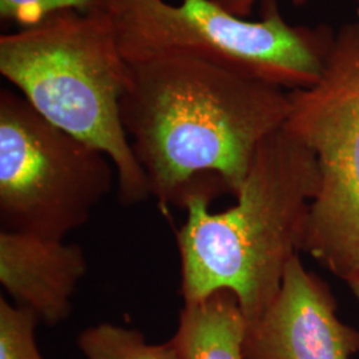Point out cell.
Listing matches in <instances>:
<instances>
[{
	"label": "cell",
	"instance_id": "cell-11",
	"mask_svg": "<svg viewBox=\"0 0 359 359\" xmlns=\"http://www.w3.org/2000/svg\"><path fill=\"white\" fill-rule=\"evenodd\" d=\"M40 320L28 309L0 298V359H43L35 341Z\"/></svg>",
	"mask_w": 359,
	"mask_h": 359
},
{
	"label": "cell",
	"instance_id": "cell-2",
	"mask_svg": "<svg viewBox=\"0 0 359 359\" xmlns=\"http://www.w3.org/2000/svg\"><path fill=\"white\" fill-rule=\"evenodd\" d=\"M320 182L316 154L283 126L258 145L236 205L212 213L205 198L189 200L177 233L184 302L231 290L246 326L256 322L304 248Z\"/></svg>",
	"mask_w": 359,
	"mask_h": 359
},
{
	"label": "cell",
	"instance_id": "cell-14",
	"mask_svg": "<svg viewBox=\"0 0 359 359\" xmlns=\"http://www.w3.org/2000/svg\"><path fill=\"white\" fill-rule=\"evenodd\" d=\"M355 1H357V3H358V4H359V0H355Z\"/></svg>",
	"mask_w": 359,
	"mask_h": 359
},
{
	"label": "cell",
	"instance_id": "cell-12",
	"mask_svg": "<svg viewBox=\"0 0 359 359\" xmlns=\"http://www.w3.org/2000/svg\"><path fill=\"white\" fill-rule=\"evenodd\" d=\"M105 13V0H0V18L20 28L35 26L60 11Z\"/></svg>",
	"mask_w": 359,
	"mask_h": 359
},
{
	"label": "cell",
	"instance_id": "cell-5",
	"mask_svg": "<svg viewBox=\"0 0 359 359\" xmlns=\"http://www.w3.org/2000/svg\"><path fill=\"white\" fill-rule=\"evenodd\" d=\"M289 95L285 127L316 154L321 175L302 250L359 299V20L335 32L321 80Z\"/></svg>",
	"mask_w": 359,
	"mask_h": 359
},
{
	"label": "cell",
	"instance_id": "cell-7",
	"mask_svg": "<svg viewBox=\"0 0 359 359\" xmlns=\"http://www.w3.org/2000/svg\"><path fill=\"white\" fill-rule=\"evenodd\" d=\"M327 285L295 256L278 294L246 326L245 359H350L359 351V332L337 317Z\"/></svg>",
	"mask_w": 359,
	"mask_h": 359
},
{
	"label": "cell",
	"instance_id": "cell-8",
	"mask_svg": "<svg viewBox=\"0 0 359 359\" xmlns=\"http://www.w3.org/2000/svg\"><path fill=\"white\" fill-rule=\"evenodd\" d=\"M87 271L81 246L19 231H0V283L16 306L46 325L72 313V297Z\"/></svg>",
	"mask_w": 359,
	"mask_h": 359
},
{
	"label": "cell",
	"instance_id": "cell-13",
	"mask_svg": "<svg viewBox=\"0 0 359 359\" xmlns=\"http://www.w3.org/2000/svg\"><path fill=\"white\" fill-rule=\"evenodd\" d=\"M221 8L237 16V18H248L253 13V7L257 0H215ZM306 0H293L295 4H304Z\"/></svg>",
	"mask_w": 359,
	"mask_h": 359
},
{
	"label": "cell",
	"instance_id": "cell-9",
	"mask_svg": "<svg viewBox=\"0 0 359 359\" xmlns=\"http://www.w3.org/2000/svg\"><path fill=\"white\" fill-rule=\"evenodd\" d=\"M246 320L237 297L218 290L187 302L169 341L180 359H245Z\"/></svg>",
	"mask_w": 359,
	"mask_h": 359
},
{
	"label": "cell",
	"instance_id": "cell-4",
	"mask_svg": "<svg viewBox=\"0 0 359 359\" xmlns=\"http://www.w3.org/2000/svg\"><path fill=\"white\" fill-rule=\"evenodd\" d=\"M105 13L127 63L192 57L283 90L316 86L335 38L327 26L289 25L277 0H264L257 22L215 0H105Z\"/></svg>",
	"mask_w": 359,
	"mask_h": 359
},
{
	"label": "cell",
	"instance_id": "cell-1",
	"mask_svg": "<svg viewBox=\"0 0 359 359\" xmlns=\"http://www.w3.org/2000/svg\"><path fill=\"white\" fill-rule=\"evenodd\" d=\"M290 111L283 88L182 56L128 63L120 99L151 196L180 208L236 197L258 145Z\"/></svg>",
	"mask_w": 359,
	"mask_h": 359
},
{
	"label": "cell",
	"instance_id": "cell-6",
	"mask_svg": "<svg viewBox=\"0 0 359 359\" xmlns=\"http://www.w3.org/2000/svg\"><path fill=\"white\" fill-rule=\"evenodd\" d=\"M115 173L107 154L53 126L22 95L1 90V229L65 240L88 221Z\"/></svg>",
	"mask_w": 359,
	"mask_h": 359
},
{
	"label": "cell",
	"instance_id": "cell-10",
	"mask_svg": "<svg viewBox=\"0 0 359 359\" xmlns=\"http://www.w3.org/2000/svg\"><path fill=\"white\" fill-rule=\"evenodd\" d=\"M77 346L87 359H180L173 345L147 342L139 330L100 323L79 334Z\"/></svg>",
	"mask_w": 359,
	"mask_h": 359
},
{
	"label": "cell",
	"instance_id": "cell-3",
	"mask_svg": "<svg viewBox=\"0 0 359 359\" xmlns=\"http://www.w3.org/2000/svg\"><path fill=\"white\" fill-rule=\"evenodd\" d=\"M128 63L105 13L60 11L0 36V72L40 115L114 163L120 201L151 192L121 123Z\"/></svg>",
	"mask_w": 359,
	"mask_h": 359
}]
</instances>
